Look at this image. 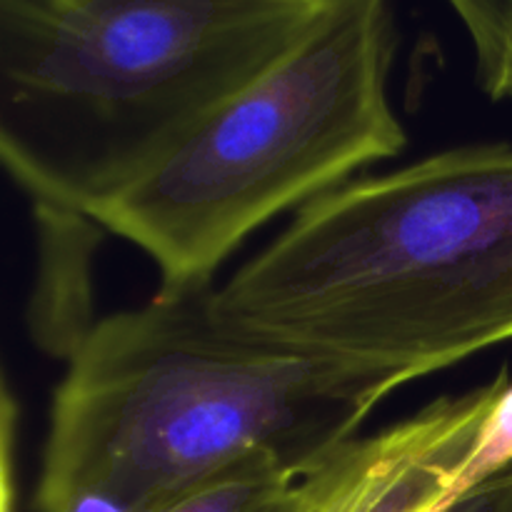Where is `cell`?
I'll return each instance as SVG.
<instances>
[{"instance_id":"cell-2","label":"cell","mask_w":512,"mask_h":512,"mask_svg":"<svg viewBox=\"0 0 512 512\" xmlns=\"http://www.w3.org/2000/svg\"><path fill=\"white\" fill-rule=\"evenodd\" d=\"M255 343L398 388L512 340V143L363 175L295 210L210 293Z\"/></svg>"},{"instance_id":"cell-1","label":"cell","mask_w":512,"mask_h":512,"mask_svg":"<svg viewBox=\"0 0 512 512\" xmlns=\"http://www.w3.org/2000/svg\"><path fill=\"white\" fill-rule=\"evenodd\" d=\"M210 288L90 325L50 403L35 512H160L248 473L308 478L398 390L255 343Z\"/></svg>"},{"instance_id":"cell-5","label":"cell","mask_w":512,"mask_h":512,"mask_svg":"<svg viewBox=\"0 0 512 512\" xmlns=\"http://www.w3.org/2000/svg\"><path fill=\"white\" fill-rule=\"evenodd\" d=\"M508 378L500 370L480 388L435 398L380 433L350 440L310 475L305 512H438Z\"/></svg>"},{"instance_id":"cell-8","label":"cell","mask_w":512,"mask_h":512,"mask_svg":"<svg viewBox=\"0 0 512 512\" xmlns=\"http://www.w3.org/2000/svg\"><path fill=\"white\" fill-rule=\"evenodd\" d=\"M512 468V378L495 395L493 405L480 423L478 435L465 455L463 465L455 473L450 495L443 508L463 498L473 488L483 485L485 480L505 473ZM440 508V510H443ZM438 510V512H440Z\"/></svg>"},{"instance_id":"cell-6","label":"cell","mask_w":512,"mask_h":512,"mask_svg":"<svg viewBox=\"0 0 512 512\" xmlns=\"http://www.w3.org/2000/svg\"><path fill=\"white\" fill-rule=\"evenodd\" d=\"M473 48L475 83L493 103H512V0H445Z\"/></svg>"},{"instance_id":"cell-4","label":"cell","mask_w":512,"mask_h":512,"mask_svg":"<svg viewBox=\"0 0 512 512\" xmlns=\"http://www.w3.org/2000/svg\"><path fill=\"white\" fill-rule=\"evenodd\" d=\"M390 0H330L310 33L93 223L143 250L158 293L210 288L258 228L408 145L390 100Z\"/></svg>"},{"instance_id":"cell-7","label":"cell","mask_w":512,"mask_h":512,"mask_svg":"<svg viewBox=\"0 0 512 512\" xmlns=\"http://www.w3.org/2000/svg\"><path fill=\"white\" fill-rule=\"evenodd\" d=\"M310 475H238L160 512H305L310 503Z\"/></svg>"},{"instance_id":"cell-3","label":"cell","mask_w":512,"mask_h":512,"mask_svg":"<svg viewBox=\"0 0 512 512\" xmlns=\"http://www.w3.org/2000/svg\"><path fill=\"white\" fill-rule=\"evenodd\" d=\"M330 0H0V160L93 220L310 33Z\"/></svg>"},{"instance_id":"cell-9","label":"cell","mask_w":512,"mask_h":512,"mask_svg":"<svg viewBox=\"0 0 512 512\" xmlns=\"http://www.w3.org/2000/svg\"><path fill=\"white\" fill-rule=\"evenodd\" d=\"M440 512H512V468L485 480Z\"/></svg>"}]
</instances>
